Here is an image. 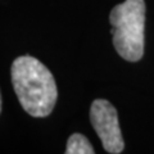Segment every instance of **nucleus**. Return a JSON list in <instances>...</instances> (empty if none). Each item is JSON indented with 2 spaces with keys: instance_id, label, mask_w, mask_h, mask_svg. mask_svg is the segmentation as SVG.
Instances as JSON below:
<instances>
[{
  "instance_id": "nucleus-1",
  "label": "nucleus",
  "mask_w": 154,
  "mask_h": 154,
  "mask_svg": "<svg viewBox=\"0 0 154 154\" xmlns=\"http://www.w3.org/2000/svg\"><path fill=\"white\" fill-rule=\"evenodd\" d=\"M12 84L22 108L32 117H46L57 102L58 90L51 72L30 55L17 58L11 69Z\"/></svg>"
},
{
  "instance_id": "nucleus-2",
  "label": "nucleus",
  "mask_w": 154,
  "mask_h": 154,
  "mask_svg": "<svg viewBox=\"0 0 154 154\" xmlns=\"http://www.w3.org/2000/svg\"><path fill=\"white\" fill-rule=\"evenodd\" d=\"M113 45L123 59L137 62L144 54L145 3L144 0H126L116 5L109 14Z\"/></svg>"
},
{
  "instance_id": "nucleus-3",
  "label": "nucleus",
  "mask_w": 154,
  "mask_h": 154,
  "mask_svg": "<svg viewBox=\"0 0 154 154\" xmlns=\"http://www.w3.org/2000/svg\"><path fill=\"white\" fill-rule=\"evenodd\" d=\"M90 121L105 150L112 154L122 153L125 143L118 123V114L108 100H94L90 108Z\"/></svg>"
},
{
  "instance_id": "nucleus-4",
  "label": "nucleus",
  "mask_w": 154,
  "mask_h": 154,
  "mask_svg": "<svg viewBox=\"0 0 154 154\" xmlns=\"http://www.w3.org/2000/svg\"><path fill=\"white\" fill-rule=\"evenodd\" d=\"M67 154H93L94 149L93 145L89 143L84 135L73 134L71 135L68 141H67Z\"/></svg>"
},
{
  "instance_id": "nucleus-5",
  "label": "nucleus",
  "mask_w": 154,
  "mask_h": 154,
  "mask_svg": "<svg viewBox=\"0 0 154 154\" xmlns=\"http://www.w3.org/2000/svg\"><path fill=\"white\" fill-rule=\"evenodd\" d=\"M0 112H2V94H0Z\"/></svg>"
}]
</instances>
